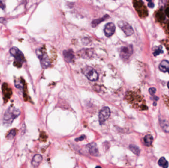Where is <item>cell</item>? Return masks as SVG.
I'll return each mask as SVG.
<instances>
[{
  "label": "cell",
  "instance_id": "obj_12",
  "mask_svg": "<svg viewBox=\"0 0 169 168\" xmlns=\"http://www.w3.org/2000/svg\"><path fill=\"white\" fill-rule=\"evenodd\" d=\"M43 159V157L42 155H41L40 154H36L33 157L32 160V165L34 167H38L41 161Z\"/></svg>",
  "mask_w": 169,
  "mask_h": 168
},
{
  "label": "cell",
  "instance_id": "obj_3",
  "mask_svg": "<svg viewBox=\"0 0 169 168\" xmlns=\"http://www.w3.org/2000/svg\"><path fill=\"white\" fill-rule=\"evenodd\" d=\"M134 7L138 13L139 16L141 18L146 17L148 15V10L144 3L141 1H134Z\"/></svg>",
  "mask_w": 169,
  "mask_h": 168
},
{
  "label": "cell",
  "instance_id": "obj_20",
  "mask_svg": "<svg viewBox=\"0 0 169 168\" xmlns=\"http://www.w3.org/2000/svg\"><path fill=\"white\" fill-rule=\"evenodd\" d=\"M89 151L92 155L97 156L98 155V150L95 144L91 145V147H89Z\"/></svg>",
  "mask_w": 169,
  "mask_h": 168
},
{
  "label": "cell",
  "instance_id": "obj_22",
  "mask_svg": "<svg viewBox=\"0 0 169 168\" xmlns=\"http://www.w3.org/2000/svg\"><path fill=\"white\" fill-rule=\"evenodd\" d=\"M131 152H133L134 154H136L137 155H139L140 154V149L137 146L134 145H131L129 146Z\"/></svg>",
  "mask_w": 169,
  "mask_h": 168
},
{
  "label": "cell",
  "instance_id": "obj_5",
  "mask_svg": "<svg viewBox=\"0 0 169 168\" xmlns=\"http://www.w3.org/2000/svg\"><path fill=\"white\" fill-rule=\"evenodd\" d=\"M82 72L89 80L92 81H95L98 78V72L92 67H85L82 69Z\"/></svg>",
  "mask_w": 169,
  "mask_h": 168
},
{
  "label": "cell",
  "instance_id": "obj_21",
  "mask_svg": "<svg viewBox=\"0 0 169 168\" xmlns=\"http://www.w3.org/2000/svg\"><path fill=\"white\" fill-rule=\"evenodd\" d=\"M108 16L109 15H106L101 18H99V19H95L94 20V21H92V26L93 27H95L97 26V25H98L100 23L102 22L103 21H104L106 18H107L109 17Z\"/></svg>",
  "mask_w": 169,
  "mask_h": 168
},
{
  "label": "cell",
  "instance_id": "obj_10",
  "mask_svg": "<svg viewBox=\"0 0 169 168\" xmlns=\"http://www.w3.org/2000/svg\"><path fill=\"white\" fill-rule=\"evenodd\" d=\"M115 26L113 23L110 22L106 24L104 30L106 36L109 37L112 36L115 33Z\"/></svg>",
  "mask_w": 169,
  "mask_h": 168
},
{
  "label": "cell",
  "instance_id": "obj_18",
  "mask_svg": "<svg viewBox=\"0 0 169 168\" xmlns=\"http://www.w3.org/2000/svg\"><path fill=\"white\" fill-rule=\"evenodd\" d=\"M158 164L160 166H161L163 168H168L169 167V163L165 158V157H161L158 161Z\"/></svg>",
  "mask_w": 169,
  "mask_h": 168
},
{
  "label": "cell",
  "instance_id": "obj_1",
  "mask_svg": "<svg viewBox=\"0 0 169 168\" xmlns=\"http://www.w3.org/2000/svg\"><path fill=\"white\" fill-rule=\"evenodd\" d=\"M20 111L14 107H10L5 113L3 118V124L5 126L9 127L13 123V121L20 115Z\"/></svg>",
  "mask_w": 169,
  "mask_h": 168
},
{
  "label": "cell",
  "instance_id": "obj_25",
  "mask_svg": "<svg viewBox=\"0 0 169 168\" xmlns=\"http://www.w3.org/2000/svg\"><path fill=\"white\" fill-rule=\"evenodd\" d=\"M156 92V89L155 88H150L149 89V92L150 94L151 95H153L155 94Z\"/></svg>",
  "mask_w": 169,
  "mask_h": 168
},
{
  "label": "cell",
  "instance_id": "obj_8",
  "mask_svg": "<svg viewBox=\"0 0 169 168\" xmlns=\"http://www.w3.org/2000/svg\"><path fill=\"white\" fill-rule=\"evenodd\" d=\"M118 25L127 36H131L134 33V30L131 26L125 21H120L118 23Z\"/></svg>",
  "mask_w": 169,
  "mask_h": 168
},
{
  "label": "cell",
  "instance_id": "obj_27",
  "mask_svg": "<svg viewBox=\"0 0 169 168\" xmlns=\"http://www.w3.org/2000/svg\"><path fill=\"white\" fill-rule=\"evenodd\" d=\"M165 15H166L167 16H168L169 18V7H167V8L165 9Z\"/></svg>",
  "mask_w": 169,
  "mask_h": 168
},
{
  "label": "cell",
  "instance_id": "obj_2",
  "mask_svg": "<svg viewBox=\"0 0 169 168\" xmlns=\"http://www.w3.org/2000/svg\"><path fill=\"white\" fill-rule=\"evenodd\" d=\"M129 100L130 103L133 106L140 110H145L147 109V107L145 104V101L143 100V96L137 93H131L129 95Z\"/></svg>",
  "mask_w": 169,
  "mask_h": 168
},
{
  "label": "cell",
  "instance_id": "obj_32",
  "mask_svg": "<svg viewBox=\"0 0 169 168\" xmlns=\"http://www.w3.org/2000/svg\"><path fill=\"white\" fill-rule=\"evenodd\" d=\"M167 86H168V88L169 89V81L168 82V84H167Z\"/></svg>",
  "mask_w": 169,
  "mask_h": 168
},
{
  "label": "cell",
  "instance_id": "obj_16",
  "mask_svg": "<svg viewBox=\"0 0 169 168\" xmlns=\"http://www.w3.org/2000/svg\"><path fill=\"white\" fill-rule=\"evenodd\" d=\"M90 49H85L80 51V55L83 58H89L90 56L92 55V51H89Z\"/></svg>",
  "mask_w": 169,
  "mask_h": 168
},
{
  "label": "cell",
  "instance_id": "obj_28",
  "mask_svg": "<svg viewBox=\"0 0 169 168\" xmlns=\"http://www.w3.org/2000/svg\"><path fill=\"white\" fill-rule=\"evenodd\" d=\"M148 6L150 8H153L154 7V4L152 1H149V3L148 4Z\"/></svg>",
  "mask_w": 169,
  "mask_h": 168
},
{
  "label": "cell",
  "instance_id": "obj_11",
  "mask_svg": "<svg viewBox=\"0 0 169 168\" xmlns=\"http://www.w3.org/2000/svg\"><path fill=\"white\" fill-rule=\"evenodd\" d=\"M63 55L65 60L67 62H72L73 60L74 59L75 55L74 54V52L71 49L64 50L63 52Z\"/></svg>",
  "mask_w": 169,
  "mask_h": 168
},
{
  "label": "cell",
  "instance_id": "obj_15",
  "mask_svg": "<svg viewBox=\"0 0 169 168\" xmlns=\"http://www.w3.org/2000/svg\"><path fill=\"white\" fill-rule=\"evenodd\" d=\"M2 89H3V93L4 94L5 97L7 98H9L11 96L12 92H11V89L8 87L7 84H4L3 85Z\"/></svg>",
  "mask_w": 169,
  "mask_h": 168
},
{
  "label": "cell",
  "instance_id": "obj_29",
  "mask_svg": "<svg viewBox=\"0 0 169 168\" xmlns=\"http://www.w3.org/2000/svg\"><path fill=\"white\" fill-rule=\"evenodd\" d=\"M164 100H165V103H166L167 105L168 106L169 108V97H165V98H164Z\"/></svg>",
  "mask_w": 169,
  "mask_h": 168
},
{
  "label": "cell",
  "instance_id": "obj_7",
  "mask_svg": "<svg viewBox=\"0 0 169 168\" xmlns=\"http://www.w3.org/2000/svg\"><path fill=\"white\" fill-rule=\"evenodd\" d=\"M133 46L131 45L123 46L121 48L120 57L123 60H128L133 54Z\"/></svg>",
  "mask_w": 169,
  "mask_h": 168
},
{
  "label": "cell",
  "instance_id": "obj_13",
  "mask_svg": "<svg viewBox=\"0 0 169 168\" xmlns=\"http://www.w3.org/2000/svg\"><path fill=\"white\" fill-rule=\"evenodd\" d=\"M159 69L162 72H166L169 70V62L168 60H164L159 65Z\"/></svg>",
  "mask_w": 169,
  "mask_h": 168
},
{
  "label": "cell",
  "instance_id": "obj_23",
  "mask_svg": "<svg viewBox=\"0 0 169 168\" xmlns=\"http://www.w3.org/2000/svg\"><path fill=\"white\" fill-rule=\"evenodd\" d=\"M16 134H17V130L16 129H13L8 132L6 137L8 140H12L14 138V137L16 136Z\"/></svg>",
  "mask_w": 169,
  "mask_h": 168
},
{
  "label": "cell",
  "instance_id": "obj_33",
  "mask_svg": "<svg viewBox=\"0 0 169 168\" xmlns=\"http://www.w3.org/2000/svg\"><path fill=\"white\" fill-rule=\"evenodd\" d=\"M95 168H101V167H100V166H97Z\"/></svg>",
  "mask_w": 169,
  "mask_h": 168
},
{
  "label": "cell",
  "instance_id": "obj_9",
  "mask_svg": "<svg viewBox=\"0 0 169 168\" xmlns=\"http://www.w3.org/2000/svg\"><path fill=\"white\" fill-rule=\"evenodd\" d=\"M110 113V110L108 107H104L101 110L99 113V121L101 124H104L109 118Z\"/></svg>",
  "mask_w": 169,
  "mask_h": 168
},
{
  "label": "cell",
  "instance_id": "obj_24",
  "mask_svg": "<svg viewBox=\"0 0 169 168\" xmlns=\"http://www.w3.org/2000/svg\"><path fill=\"white\" fill-rule=\"evenodd\" d=\"M163 53V51L162 50V47L161 46H159L157 47L156 49H155V51L153 52L154 55L156 56L158 55L161 53Z\"/></svg>",
  "mask_w": 169,
  "mask_h": 168
},
{
  "label": "cell",
  "instance_id": "obj_34",
  "mask_svg": "<svg viewBox=\"0 0 169 168\" xmlns=\"http://www.w3.org/2000/svg\"><path fill=\"white\" fill-rule=\"evenodd\" d=\"M168 72H169V71H168Z\"/></svg>",
  "mask_w": 169,
  "mask_h": 168
},
{
  "label": "cell",
  "instance_id": "obj_30",
  "mask_svg": "<svg viewBox=\"0 0 169 168\" xmlns=\"http://www.w3.org/2000/svg\"><path fill=\"white\" fill-rule=\"evenodd\" d=\"M84 138V136H81V137H79L78 139H76V141H78V140H83Z\"/></svg>",
  "mask_w": 169,
  "mask_h": 168
},
{
  "label": "cell",
  "instance_id": "obj_31",
  "mask_svg": "<svg viewBox=\"0 0 169 168\" xmlns=\"http://www.w3.org/2000/svg\"><path fill=\"white\" fill-rule=\"evenodd\" d=\"M167 31L169 32V21L168 23V24L167 25Z\"/></svg>",
  "mask_w": 169,
  "mask_h": 168
},
{
  "label": "cell",
  "instance_id": "obj_26",
  "mask_svg": "<svg viewBox=\"0 0 169 168\" xmlns=\"http://www.w3.org/2000/svg\"><path fill=\"white\" fill-rule=\"evenodd\" d=\"M5 7H6V6H5L4 2L2 1H0V8H1L3 10H4Z\"/></svg>",
  "mask_w": 169,
  "mask_h": 168
},
{
  "label": "cell",
  "instance_id": "obj_4",
  "mask_svg": "<svg viewBox=\"0 0 169 168\" xmlns=\"http://www.w3.org/2000/svg\"><path fill=\"white\" fill-rule=\"evenodd\" d=\"M36 54L40 60L42 68L47 69L50 67V62L49 60L48 54L42 49H38L36 50Z\"/></svg>",
  "mask_w": 169,
  "mask_h": 168
},
{
  "label": "cell",
  "instance_id": "obj_17",
  "mask_svg": "<svg viewBox=\"0 0 169 168\" xmlns=\"http://www.w3.org/2000/svg\"><path fill=\"white\" fill-rule=\"evenodd\" d=\"M160 124L161 127L165 132L169 133V123L165 120H160Z\"/></svg>",
  "mask_w": 169,
  "mask_h": 168
},
{
  "label": "cell",
  "instance_id": "obj_6",
  "mask_svg": "<svg viewBox=\"0 0 169 168\" xmlns=\"http://www.w3.org/2000/svg\"><path fill=\"white\" fill-rule=\"evenodd\" d=\"M10 52L11 55L15 58L18 63L23 64L25 60L24 55L18 48L16 47H12L10 49Z\"/></svg>",
  "mask_w": 169,
  "mask_h": 168
},
{
  "label": "cell",
  "instance_id": "obj_14",
  "mask_svg": "<svg viewBox=\"0 0 169 168\" xmlns=\"http://www.w3.org/2000/svg\"><path fill=\"white\" fill-rule=\"evenodd\" d=\"M166 15L161 9L158 10L156 13V18L159 22H163L165 20Z\"/></svg>",
  "mask_w": 169,
  "mask_h": 168
},
{
  "label": "cell",
  "instance_id": "obj_19",
  "mask_svg": "<svg viewBox=\"0 0 169 168\" xmlns=\"http://www.w3.org/2000/svg\"><path fill=\"white\" fill-rule=\"evenodd\" d=\"M153 141V137L150 135H147L144 137V142L146 146H151Z\"/></svg>",
  "mask_w": 169,
  "mask_h": 168
}]
</instances>
